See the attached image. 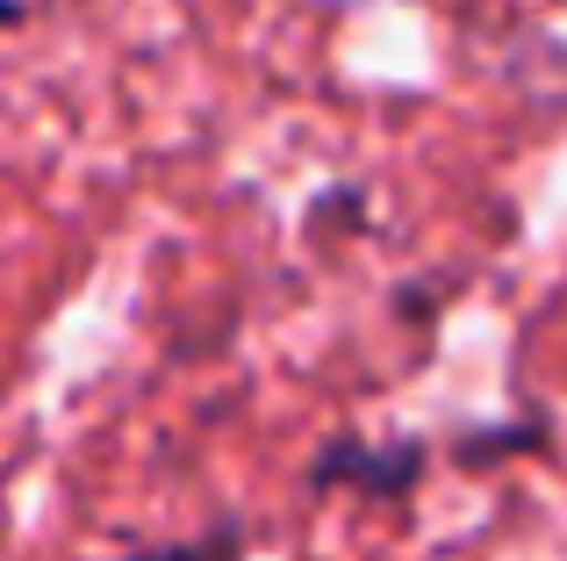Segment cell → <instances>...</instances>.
<instances>
[{
	"label": "cell",
	"instance_id": "6da1fadb",
	"mask_svg": "<svg viewBox=\"0 0 567 561\" xmlns=\"http://www.w3.org/2000/svg\"><path fill=\"white\" fill-rule=\"evenodd\" d=\"M424 468H431L424 439H381L374 447V439H360V432H338L309 453L302 490L309 497L346 490V497H360V504H402V497L424 482Z\"/></svg>",
	"mask_w": 567,
	"mask_h": 561
},
{
	"label": "cell",
	"instance_id": "7a4b0ae2",
	"mask_svg": "<svg viewBox=\"0 0 567 561\" xmlns=\"http://www.w3.org/2000/svg\"><path fill=\"white\" fill-rule=\"evenodd\" d=\"M546 418H525V425H482V432H460L453 439V461L460 468H496V461H511V453H539L546 447Z\"/></svg>",
	"mask_w": 567,
	"mask_h": 561
},
{
	"label": "cell",
	"instance_id": "3957f363",
	"mask_svg": "<svg viewBox=\"0 0 567 561\" xmlns=\"http://www.w3.org/2000/svg\"><path fill=\"white\" fill-rule=\"evenodd\" d=\"M115 561H245V526L216 519L194 540H166V548H137V554H115Z\"/></svg>",
	"mask_w": 567,
	"mask_h": 561
}]
</instances>
